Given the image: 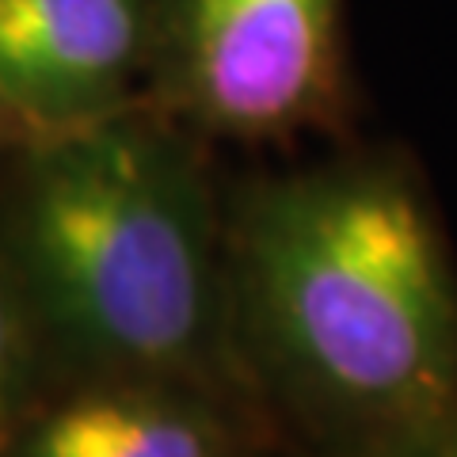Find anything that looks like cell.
Returning a JSON list of instances; mask_svg holds the SVG:
<instances>
[{
    "instance_id": "obj_3",
    "label": "cell",
    "mask_w": 457,
    "mask_h": 457,
    "mask_svg": "<svg viewBox=\"0 0 457 457\" xmlns=\"http://www.w3.org/2000/svg\"><path fill=\"white\" fill-rule=\"evenodd\" d=\"M339 0H183L179 54L191 104L233 134L312 119L336 80Z\"/></svg>"
},
{
    "instance_id": "obj_4",
    "label": "cell",
    "mask_w": 457,
    "mask_h": 457,
    "mask_svg": "<svg viewBox=\"0 0 457 457\" xmlns=\"http://www.w3.org/2000/svg\"><path fill=\"white\" fill-rule=\"evenodd\" d=\"M141 42V0H0V104L73 130L122 88Z\"/></svg>"
},
{
    "instance_id": "obj_6",
    "label": "cell",
    "mask_w": 457,
    "mask_h": 457,
    "mask_svg": "<svg viewBox=\"0 0 457 457\" xmlns=\"http://www.w3.org/2000/svg\"><path fill=\"white\" fill-rule=\"evenodd\" d=\"M16 366H20L16 317H12L8 294L0 290V423H4L8 408H12V393H16Z\"/></svg>"
},
{
    "instance_id": "obj_2",
    "label": "cell",
    "mask_w": 457,
    "mask_h": 457,
    "mask_svg": "<svg viewBox=\"0 0 457 457\" xmlns=\"http://www.w3.org/2000/svg\"><path fill=\"white\" fill-rule=\"evenodd\" d=\"M23 260L50 320L92 359L183 366L210 320L203 195L164 141L73 126L31 164Z\"/></svg>"
},
{
    "instance_id": "obj_7",
    "label": "cell",
    "mask_w": 457,
    "mask_h": 457,
    "mask_svg": "<svg viewBox=\"0 0 457 457\" xmlns=\"http://www.w3.org/2000/svg\"><path fill=\"white\" fill-rule=\"evenodd\" d=\"M396 457H457V416L431 427V431L408 435L404 450Z\"/></svg>"
},
{
    "instance_id": "obj_5",
    "label": "cell",
    "mask_w": 457,
    "mask_h": 457,
    "mask_svg": "<svg viewBox=\"0 0 457 457\" xmlns=\"http://www.w3.org/2000/svg\"><path fill=\"white\" fill-rule=\"evenodd\" d=\"M23 457H218V442L171 400L84 396L57 411Z\"/></svg>"
},
{
    "instance_id": "obj_1",
    "label": "cell",
    "mask_w": 457,
    "mask_h": 457,
    "mask_svg": "<svg viewBox=\"0 0 457 457\" xmlns=\"http://www.w3.org/2000/svg\"><path fill=\"white\" fill-rule=\"evenodd\" d=\"M252 275L278 351L336 408L404 438L457 416V290L400 179L278 187L252 225Z\"/></svg>"
}]
</instances>
